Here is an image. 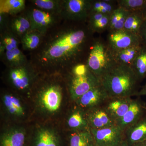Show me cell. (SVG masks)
Here are the masks:
<instances>
[{
    "mask_svg": "<svg viewBox=\"0 0 146 146\" xmlns=\"http://www.w3.org/2000/svg\"><path fill=\"white\" fill-rule=\"evenodd\" d=\"M93 33L87 21H63L29 53V60L40 74L64 75L75 65L86 63Z\"/></svg>",
    "mask_w": 146,
    "mask_h": 146,
    "instance_id": "cell-1",
    "label": "cell"
},
{
    "mask_svg": "<svg viewBox=\"0 0 146 146\" xmlns=\"http://www.w3.org/2000/svg\"><path fill=\"white\" fill-rule=\"evenodd\" d=\"M29 99L33 123H61L72 102L60 74H40Z\"/></svg>",
    "mask_w": 146,
    "mask_h": 146,
    "instance_id": "cell-2",
    "label": "cell"
},
{
    "mask_svg": "<svg viewBox=\"0 0 146 146\" xmlns=\"http://www.w3.org/2000/svg\"><path fill=\"white\" fill-rule=\"evenodd\" d=\"M110 98L137 96L140 82L131 68L116 64L101 79Z\"/></svg>",
    "mask_w": 146,
    "mask_h": 146,
    "instance_id": "cell-3",
    "label": "cell"
},
{
    "mask_svg": "<svg viewBox=\"0 0 146 146\" xmlns=\"http://www.w3.org/2000/svg\"><path fill=\"white\" fill-rule=\"evenodd\" d=\"M0 103L2 124L31 123L32 109L27 98L6 87L1 90Z\"/></svg>",
    "mask_w": 146,
    "mask_h": 146,
    "instance_id": "cell-4",
    "label": "cell"
},
{
    "mask_svg": "<svg viewBox=\"0 0 146 146\" xmlns=\"http://www.w3.org/2000/svg\"><path fill=\"white\" fill-rule=\"evenodd\" d=\"M40 74L30 62L15 67H6L2 79L7 88L29 98Z\"/></svg>",
    "mask_w": 146,
    "mask_h": 146,
    "instance_id": "cell-5",
    "label": "cell"
},
{
    "mask_svg": "<svg viewBox=\"0 0 146 146\" xmlns=\"http://www.w3.org/2000/svg\"><path fill=\"white\" fill-rule=\"evenodd\" d=\"M63 76L72 102L93 87L101 84L99 79L89 70L86 63L75 65Z\"/></svg>",
    "mask_w": 146,
    "mask_h": 146,
    "instance_id": "cell-6",
    "label": "cell"
},
{
    "mask_svg": "<svg viewBox=\"0 0 146 146\" xmlns=\"http://www.w3.org/2000/svg\"><path fill=\"white\" fill-rule=\"evenodd\" d=\"M29 146H66L61 123L31 122Z\"/></svg>",
    "mask_w": 146,
    "mask_h": 146,
    "instance_id": "cell-7",
    "label": "cell"
},
{
    "mask_svg": "<svg viewBox=\"0 0 146 146\" xmlns=\"http://www.w3.org/2000/svg\"><path fill=\"white\" fill-rule=\"evenodd\" d=\"M89 70L101 81L102 78L115 65L112 52L107 43L101 40H94L86 59Z\"/></svg>",
    "mask_w": 146,
    "mask_h": 146,
    "instance_id": "cell-8",
    "label": "cell"
},
{
    "mask_svg": "<svg viewBox=\"0 0 146 146\" xmlns=\"http://www.w3.org/2000/svg\"><path fill=\"white\" fill-rule=\"evenodd\" d=\"M30 21L31 29L38 31L46 35L63 21L60 15L39 9L31 4L25 10Z\"/></svg>",
    "mask_w": 146,
    "mask_h": 146,
    "instance_id": "cell-9",
    "label": "cell"
},
{
    "mask_svg": "<svg viewBox=\"0 0 146 146\" xmlns=\"http://www.w3.org/2000/svg\"><path fill=\"white\" fill-rule=\"evenodd\" d=\"M31 123L1 125L0 146H29Z\"/></svg>",
    "mask_w": 146,
    "mask_h": 146,
    "instance_id": "cell-10",
    "label": "cell"
},
{
    "mask_svg": "<svg viewBox=\"0 0 146 146\" xmlns=\"http://www.w3.org/2000/svg\"><path fill=\"white\" fill-rule=\"evenodd\" d=\"M91 0H63L60 16L63 21L86 22L90 14Z\"/></svg>",
    "mask_w": 146,
    "mask_h": 146,
    "instance_id": "cell-11",
    "label": "cell"
},
{
    "mask_svg": "<svg viewBox=\"0 0 146 146\" xmlns=\"http://www.w3.org/2000/svg\"><path fill=\"white\" fill-rule=\"evenodd\" d=\"M65 132L90 129L86 112L72 102L61 122Z\"/></svg>",
    "mask_w": 146,
    "mask_h": 146,
    "instance_id": "cell-12",
    "label": "cell"
},
{
    "mask_svg": "<svg viewBox=\"0 0 146 146\" xmlns=\"http://www.w3.org/2000/svg\"><path fill=\"white\" fill-rule=\"evenodd\" d=\"M109 98L106 90L101 84L92 88L74 102L86 111L102 106Z\"/></svg>",
    "mask_w": 146,
    "mask_h": 146,
    "instance_id": "cell-13",
    "label": "cell"
},
{
    "mask_svg": "<svg viewBox=\"0 0 146 146\" xmlns=\"http://www.w3.org/2000/svg\"><path fill=\"white\" fill-rule=\"evenodd\" d=\"M106 43L111 50L115 51L142 44V42L139 36L123 29L109 32Z\"/></svg>",
    "mask_w": 146,
    "mask_h": 146,
    "instance_id": "cell-14",
    "label": "cell"
},
{
    "mask_svg": "<svg viewBox=\"0 0 146 146\" xmlns=\"http://www.w3.org/2000/svg\"><path fill=\"white\" fill-rule=\"evenodd\" d=\"M91 130L97 146H117L124 141L123 131L116 125Z\"/></svg>",
    "mask_w": 146,
    "mask_h": 146,
    "instance_id": "cell-15",
    "label": "cell"
},
{
    "mask_svg": "<svg viewBox=\"0 0 146 146\" xmlns=\"http://www.w3.org/2000/svg\"><path fill=\"white\" fill-rule=\"evenodd\" d=\"M146 109L145 104L139 98L133 99L130 107L124 115L116 122V125L124 131L144 116Z\"/></svg>",
    "mask_w": 146,
    "mask_h": 146,
    "instance_id": "cell-16",
    "label": "cell"
},
{
    "mask_svg": "<svg viewBox=\"0 0 146 146\" xmlns=\"http://www.w3.org/2000/svg\"><path fill=\"white\" fill-rule=\"evenodd\" d=\"M132 100L131 97H109L102 106L116 123L127 112Z\"/></svg>",
    "mask_w": 146,
    "mask_h": 146,
    "instance_id": "cell-17",
    "label": "cell"
},
{
    "mask_svg": "<svg viewBox=\"0 0 146 146\" xmlns=\"http://www.w3.org/2000/svg\"><path fill=\"white\" fill-rule=\"evenodd\" d=\"M85 112L91 129H100L116 125L102 106Z\"/></svg>",
    "mask_w": 146,
    "mask_h": 146,
    "instance_id": "cell-18",
    "label": "cell"
},
{
    "mask_svg": "<svg viewBox=\"0 0 146 146\" xmlns=\"http://www.w3.org/2000/svg\"><path fill=\"white\" fill-rule=\"evenodd\" d=\"M124 141L129 146L146 140V116L124 131Z\"/></svg>",
    "mask_w": 146,
    "mask_h": 146,
    "instance_id": "cell-19",
    "label": "cell"
},
{
    "mask_svg": "<svg viewBox=\"0 0 146 146\" xmlns=\"http://www.w3.org/2000/svg\"><path fill=\"white\" fill-rule=\"evenodd\" d=\"M65 133L66 146H97L91 129Z\"/></svg>",
    "mask_w": 146,
    "mask_h": 146,
    "instance_id": "cell-20",
    "label": "cell"
},
{
    "mask_svg": "<svg viewBox=\"0 0 146 146\" xmlns=\"http://www.w3.org/2000/svg\"><path fill=\"white\" fill-rule=\"evenodd\" d=\"M8 28L20 41L22 37L31 30L30 21L25 11L17 15L10 16Z\"/></svg>",
    "mask_w": 146,
    "mask_h": 146,
    "instance_id": "cell-21",
    "label": "cell"
},
{
    "mask_svg": "<svg viewBox=\"0 0 146 146\" xmlns=\"http://www.w3.org/2000/svg\"><path fill=\"white\" fill-rule=\"evenodd\" d=\"M143 44H141L118 50H111L115 63L117 65H126L131 68Z\"/></svg>",
    "mask_w": 146,
    "mask_h": 146,
    "instance_id": "cell-22",
    "label": "cell"
},
{
    "mask_svg": "<svg viewBox=\"0 0 146 146\" xmlns=\"http://www.w3.org/2000/svg\"><path fill=\"white\" fill-rule=\"evenodd\" d=\"M0 57L1 60L7 68L23 65L29 61L26 56L19 48L6 51L0 54Z\"/></svg>",
    "mask_w": 146,
    "mask_h": 146,
    "instance_id": "cell-23",
    "label": "cell"
},
{
    "mask_svg": "<svg viewBox=\"0 0 146 146\" xmlns=\"http://www.w3.org/2000/svg\"><path fill=\"white\" fill-rule=\"evenodd\" d=\"M46 35L35 30H31L21 39L23 50L31 52L36 49L41 44Z\"/></svg>",
    "mask_w": 146,
    "mask_h": 146,
    "instance_id": "cell-24",
    "label": "cell"
},
{
    "mask_svg": "<svg viewBox=\"0 0 146 146\" xmlns=\"http://www.w3.org/2000/svg\"><path fill=\"white\" fill-rule=\"evenodd\" d=\"M21 41L8 28L0 31V54L19 48Z\"/></svg>",
    "mask_w": 146,
    "mask_h": 146,
    "instance_id": "cell-25",
    "label": "cell"
},
{
    "mask_svg": "<svg viewBox=\"0 0 146 146\" xmlns=\"http://www.w3.org/2000/svg\"><path fill=\"white\" fill-rule=\"evenodd\" d=\"M145 18L143 11L130 12L124 26V29L139 36L140 29Z\"/></svg>",
    "mask_w": 146,
    "mask_h": 146,
    "instance_id": "cell-26",
    "label": "cell"
},
{
    "mask_svg": "<svg viewBox=\"0 0 146 146\" xmlns=\"http://www.w3.org/2000/svg\"><path fill=\"white\" fill-rule=\"evenodd\" d=\"M26 6L25 0H1L0 13L14 16L23 12Z\"/></svg>",
    "mask_w": 146,
    "mask_h": 146,
    "instance_id": "cell-27",
    "label": "cell"
},
{
    "mask_svg": "<svg viewBox=\"0 0 146 146\" xmlns=\"http://www.w3.org/2000/svg\"><path fill=\"white\" fill-rule=\"evenodd\" d=\"M118 7L117 1L91 0L90 14L100 13L105 16H110Z\"/></svg>",
    "mask_w": 146,
    "mask_h": 146,
    "instance_id": "cell-28",
    "label": "cell"
},
{
    "mask_svg": "<svg viewBox=\"0 0 146 146\" xmlns=\"http://www.w3.org/2000/svg\"><path fill=\"white\" fill-rule=\"evenodd\" d=\"M110 16L94 13L89 16L87 23L93 32L101 33L108 29Z\"/></svg>",
    "mask_w": 146,
    "mask_h": 146,
    "instance_id": "cell-29",
    "label": "cell"
},
{
    "mask_svg": "<svg viewBox=\"0 0 146 146\" xmlns=\"http://www.w3.org/2000/svg\"><path fill=\"white\" fill-rule=\"evenodd\" d=\"M130 12L118 7L110 16L108 30L111 32L124 29L125 23Z\"/></svg>",
    "mask_w": 146,
    "mask_h": 146,
    "instance_id": "cell-30",
    "label": "cell"
},
{
    "mask_svg": "<svg viewBox=\"0 0 146 146\" xmlns=\"http://www.w3.org/2000/svg\"><path fill=\"white\" fill-rule=\"evenodd\" d=\"M131 68L140 82L146 78V45L143 44Z\"/></svg>",
    "mask_w": 146,
    "mask_h": 146,
    "instance_id": "cell-31",
    "label": "cell"
},
{
    "mask_svg": "<svg viewBox=\"0 0 146 146\" xmlns=\"http://www.w3.org/2000/svg\"><path fill=\"white\" fill-rule=\"evenodd\" d=\"M29 1L36 8L60 15L63 0H31Z\"/></svg>",
    "mask_w": 146,
    "mask_h": 146,
    "instance_id": "cell-32",
    "label": "cell"
},
{
    "mask_svg": "<svg viewBox=\"0 0 146 146\" xmlns=\"http://www.w3.org/2000/svg\"><path fill=\"white\" fill-rule=\"evenodd\" d=\"M146 0H117L118 7L132 12L143 10Z\"/></svg>",
    "mask_w": 146,
    "mask_h": 146,
    "instance_id": "cell-33",
    "label": "cell"
},
{
    "mask_svg": "<svg viewBox=\"0 0 146 146\" xmlns=\"http://www.w3.org/2000/svg\"><path fill=\"white\" fill-rule=\"evenodd\" d=\"M10 15L5 13H0V31L8 28Z\"/></svg>",
    "mask_w": 146,
    "mask_h": 146,
    "instance_id": "cell-34",
    "label": "cell"
},
{
    "mask_svg": "<svg viewBox=\"0 0 146 146\" xmlns=\"http://www.w3.org/2000/svg\"><path fill=\"white\" fill-rule=\"evenodd\" d=\"M139 36L143 44L146 45V16L140 29Z\"/></svg>",
    "mask_w": 146,
    "mask_h": 146,
    "instance_id": "cell-35",
    "label": "cell"
},
{
    "mask_svg": "<svg viewBox=\"0 0 146 146\" xmlns=\"http://www.w3.org/2000/svg\"><path fill=\"white\" fill-rule=\"evenodd\" d=\"M146 96V83L143 86L142 89L139 90L137 96L140 97L141 96Z\"/></svg>",
    "mask_w": 146,
    "mask_h": 146,
    "instance_id": "cell-36",
    "label": "cell"
},
{
    "mask_svg": "<svg viewBox=\"0 0 146 146\" xmlns=\"http://www.w3.org/2000/svg\"><path fill=\"white\" fill-rule=\"evenodd\" d=\"M132 146H146V140L134 144Z\"/></svg>",
    "mask_w": 146,
    "mask_h": 146,
    "instance_id": "cell-37",
    "label": "cell"
},
{
    "mask_svg": "<svg viewBox=\"0 0 146 146\" xmlns=\"http://www.w3.org/2000/svg\"><path fill=\"white\" fill-rule=\"evenodd\" d=\"M117 146H129L125 141H123L121 143L118 145Z\"/></svg>",
    "mask_w": 146,
    "mask_h": 146,
    "instance_id": "cell-38",
    "label": "cell"
},
{
    "mask_svg": "<svg viewBox=\"0 0 146 146\" xmlns=\"http://www.w3.org/2000/svg\"><path fill=\"white\" fill-rule=\"evenodd\" d=\"M143 12L145 16H146V0L145 3V5H144L143 9Z\"/></svg>",
    "mask_w": 146,
    "mask_h": 146,
    "instance_id": "cell-39",
    "label": "cell"
}]
</instances>
